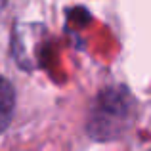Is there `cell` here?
<instances>
[{
  "label": "cell",
  "instance_id": "cell-1",
  "mask_svg": "<svg viewBox=\"0 0 151 151\" xmlns=\"http://www.w3.org/2000/svg\"><path fill=\"white\" fill-rule=\"evenodd\" d=\"M138 113V103L124 86L103 88L90 105L88 130L90 138L98 142H109L122 136L132 126Z\"/></svg>",
  "mask_w": 151,
  "mask_h": 151
},
{
  "label": "cell",
  "instance_id": "cell-2",
  "mask_svg": "<svg viewBox=\"0 0 151 151\" xmlns=\"http://www.w3.org/2000/svg\"><path fill=\"white\" fill-rule=\"evenodd\" d=\"M42 27L40 25H17L14 29L12 54L23 69H33L37 59V48H40Z\"/></svg>",
  "mask_w": 151,
  "mask_h": 151
},
{
  "label": "cell",
  "instance_id": "cell-3",
  "mask_svg": "<svg viewBox=\"0 0 151 151\" xmlns=\"http://www.w3.org/2000/svg\"><path fill=\"white\" fill-rule=\"evenodd\" d=\"M14 105H15L14 88L6 78L0 77V134L10 124L12 115H14Z\"/></svg>",
  "mask_w": 151,
  "mask_h": 151
},
{
  "label": "cell",
  "instance_id": "cell-4",
  "mask_svg": "<svg viewBox=\"0 0 151 151\" xmlns=\"http://www.w3.org/2000/svg\"><path fill=\"white\" fill-rule=\"evenodd\" d=\"M6 2H8V0H0V8H2V6H4Z\"/></svg>",
  "mask_w": 151,
  "mask_h": 151
}]
</instances>
